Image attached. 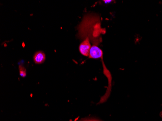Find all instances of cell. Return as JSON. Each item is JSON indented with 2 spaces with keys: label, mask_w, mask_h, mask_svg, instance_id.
I'll use <instances>...</instances> for the list:
<instances>
[{
  "label": "cell",
  "mask_w": 162,
  "mask_h": 121,
  "mask_svg": "<svg viewBox=\"0 0 162 121\" xmlns=\"http://www.w3.org/2000/svg\"><path fill=\"white\" fill-rule=\"evenodd\" d=\"M91 47V46L89 42V38H86V39L80 45V52L84 56H89Z\"/></svg>",
  "instance_id": "obj_1"
},
{
  "label": "cell",
  "mask_w": 162,
  "mask_h": 121,
  "mask_svg": "<svg viewBox=\"0 0 162 121\" xmlns=\"http://www.w3.org/2000/svg\"><path fill=\"white\" fill-rule=\"evenodd\" d=\"M103 56V52L102 49L98 47L96 45H93L91 47L89 52V58H102Z\"/></svg>",
  "instance_id": "obj_2"
},
{
  "label": "cell",
  "mask_w": 162,
  "mask_h": 121,
  "mask_svg": "<svg viewBox=\"0 0 162 121\" xmlns=\"http://www.w3.org/2000/svg\"><path fill=\"white\" fill-rule=\"evenodd\" d=\"M33 61L36 64H42L44 63L46 59V55L42 51H38L35 52L33 55Z\"/></svg>",
  "instance_id": "obj_3"
},
{
  "label": "cell",
  "mask_w": 162,
  "mask_h": 121,
  "mask_svg": "<svg viewBox=\"0 0 162 121\" xmlns=\"http://www.w3.org/2000/svg\"><path fill=\"white\" fill-rule=\"evenodd\" d=\"M19 74L21 77H25L26 76V70L24 68V66H22L21 65L19 66Z\"/></svg>",
  "instance_id": "obj_4"
},
{
  "label": "cell",
  "mask_w": 162,
  "mask_h": 121,
  "mask_svg": "<svg viewBox=\"0 0 162 121\" xmlns=\"http://www.w3.org/2000/svg\"><path fill=\"white\" fill-rule=\"evenodd\" d=\"M84 121H99V120H97L92 119V120H84Z\"/></svg>",
  "instance_id": "obj_5"
},
{
  "label": "cell",
  "mask_w": 162,
  "mask_h": 121,
  "mask_svg": "<svg viewBox=\"0 0 162 121\" xmlns=\"http://www.w3.org/2000/svg\"><path fill=\"white\" fill-rule=\"evenodd\" d=\"M104 2L105 3H111L112 1H104Z\"/></svg>",
  "instance_id": "obj_6"
}]
</instances>
